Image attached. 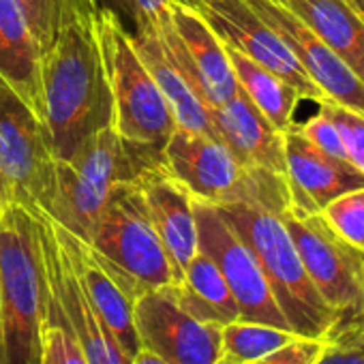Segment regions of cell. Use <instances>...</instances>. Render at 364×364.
<instances>
[{
    "mask_svg": "<svg viewBox=\"0 0 364 364\" xmlns=\"http://www.w3.org/2000/svg\"><path fill=\"white\" fill-rule=\"evenodd\" d=\"M99 3L54 0L50 35L41 41L43 112L56 159H69L88 135L112 127V97L97 31Z\"/></svg>",
    "mask_w": 364,
    "mask_h": 364,
    "instance_id": "obj_1",
    "label": "cell"
},
{
    "mask_svg": "<svg viewBox=\"0 0 364 364\" xmlns=\"http://www.w3.org/2000/svg\"><path fill=\"white\" fill-rule=\"evenodd\" d=\"M161 150L133 144L114 127L95 131L69 159H56V187L46 215L90 242L107 204L161 165Z\"/></svg>",
    "mask_w": 364,
    "mask_h": 364,
    "instance_id": "obj_2",
    "label": "cell"
},
{
    "mask_svg": "<svg viewBox=\"0 0 364 364\" xmlns=\"http://www.w3.org/2000/svg\"><path fill=\"white\" fill-rule=\"evenodd\" d=\"M46 268L33 210L0 213V364H41Z\"/></svg>",
    "mask_w": 364,
    "mask_h": 364,
    "instance_id": "obj_3",
    "label": "cell"
},
{
    "mask_svg": "<svg viewBox=\"0 0 364 364\" xmlns=\"http://www.w3.org/2000/svg\"><path fill=\"white\" fill-rule=\"evenodd\" d=\"M161 163L198 202L213 206L247 204L277 215L289 208L285 176L245 165L213 135L173 129L163 144Z\"/></svg>",
    "mask_w": 364,
    "mask_h": 364,
    "instance_id": "obj_4",
    "label": "cell"
},
{
    "mask_svg": "<svg viewBox=\"0 0 364 364\" xmlns=\"http://www.w3.org/2000/svg\"><path fill=\"white\" fill-rule=\"evenodd\" d=\"M215 208L253 251L291 330L300 336L332 338L341 330V317L311 283L281 215L247 204Z\"/></svg>",
    "mask_w": 364,
    "mask_h": 364,
    "instance_id": "obj_5",
    "label": "cell"
},
{
    "mask_svg": "<svg viewBox=\"0 0 364 364\" xmlns=\"http://www.w3.org/2000/svg\"><path fill=\"white\" fill-rule=\"evenodd\" d=\"M97 31L112 97V127L133 144L163 148L176 122L165 97L137 56L131 33L112 7L99 9Z\"/></svg>",
    "mask_w": 364,
    "mask_h": 364,
    "instance_id": "obj_6",
    "label": "cell"
},
{
    "mask_svg": "<svg viewBox=\"0 0 364 364\" xmlns=\"http://www.w3.org/2000/svg\"><path fill=\"white\" fill-rule=\"evenodd\" d=\"M56 154L48 122L0 77V210L20 204L48 210Z\"/></svg>",
    "mask_w": 364,
    "mask_h": 364,
    "instance_id": "obj_7",
    "label": "cell"
},
{
    "mask_svg": "<svg viewBox=\"0 0 364 364\" xmlns=\"http://www.w3.org/2000/svg\"><path fill=\"white\" fill-rule=\"evenodd\" d=\"M137 185L122 189L107 204L88 242L116 272L133 300L148 289L178 283L176 268L148 217Z\"/></svg>",
    "mask_w": 364,
    "mask_h": 364,
    "instance_id": "obj_8",
    "label": "cell"
},
{
    "mask_svg": "<svg viewBox=\"0 0 364 364\" xmlns=\"http://www.w3.org/2000/svg\"><path fill=\"white\" fill-rule=\"evenodd\" d=\"M281 219L311 283L341 317V330L364 326V251L338 238L321 215H298L287 208Z\"/></svg>",
    "mask_w": 364,
    "mask_h": 364,
    "instance_id": "obj_9",
    "label": "cell"
},
{
    "mask_svg": "<svg viewBox=\"0 0 364 364\" xmlns=\"http://www.w3.org/2000/svg\"><path fill=\"white\" fill-rule=\"evenodd\" d=\"M33 215L37 219L43 253L48 315L58 319L73 334L88 364H131L133 358L124 353L107 323L90 304L65 249L54 234L52 219L39 208H35Z\"/></svg>",
    "mask_w": 364,
    "mask_h": 364,
    "instance_id": "obj_10",
    "label": "cell"
},
{
    "mask_svg": "<svg viewBox=\"0 0 364 364\" xmlns=\"http://www.w3.org/2000/svg\"><path fill=\"white\" fill-rule=\"evenodd\" d=\"M133 326L139 349L167 364H217L223 358V326L191 315L171 285L148 289L133 300Z\"/></svg>",
    "mask_w": 364,
    "mask_h": 364,
    "instance_id": "obj_11",
    "label": "cell"
},
{
    "mask_svg": "<svg viewBox=\"0 0 364 364\" xmlns=\"http://www.w3.org/2000/svg\"><path fill=\"white\" fill-rule=\"evenodd\" d=\"M193 213L198 225V249L221 270L238 304L240 319L291 330L247 242L230 228L213 204L193 200Z\"/></svg>",
    "mask_w": 364,
    "mask_h": 364,
    "instance_id": "obj_12",
    "label": "cell"
},
{
    "mask_svg": "<svg viewBox=\"0 0 364 364\" xmlns=\"http://www.w3.org/2000/svg\"><path fill=\"white\" fill-rule=\"evenodd\" d=\"M180 3L196 9L228 48L279 75L302 99L317 105L326 101L323 92L304 73L287 43L247 5V0H180Z\"/></svg>",
    "mask_w": 364,
    "mask_h": 364,
    "instance_id": "obj_13",
    "label": "cell"
},
{
    "mask_svg": "<svg viewBox=\"0 0 364 364\" xmlns=\"http://www.w3.org/2000/svg\"><path fill=\"white\" fill-rule=\"evenodd\" d=\"M156 37L206 107L221 105L240 90L223 41L189 5L171 0V26L159 31Z\"/></svg>",
    "mask_w": 364,
    "mask_h": 364,
    "instance_id": "obj_14",
    "label": "cell"
},
{
    "mask_svg": "<svg viewBox=\"0 0 364 364\" xmlns=\"http://www.w3.org/2000/svg\"><path fill=\"white\" fill-rule=\"evenodd\" d=\"M247 5L279 33L326 101L364 116V84L304 22L277 0H247Z\"/></svg>",
    "mask_w": 364,
    "mask_h": 364,
    "instance_id": "obj_15",
    "label": "cell"
},
{
    "mask_svg": "<svg viewBox=\"0 0 364 364\" xmlns=\"http://www.w3.org/2000/svg\"><path fill=\"white\" fill-rule=\"evenodd\" d=\"M285 182L289 210L321 215L336 198L364 187V173L347 161L317 150L300 131L298 122L285 131Z\"/></svg>",
    "mask_w": 364,
    "mask_h": 364,
    "instance_id": "obj_16",
    "label": "cell"
},
{
    "mask_svg": "<svg viewBox=\"0 0 364 364\" xmlns=\"http://www.w3.org/2000/svg\"><path fill=\"white\" fill-rule=\"evenodd\" d=\"M52 228L90 304L107 323V328L112 330V334L116 336L124 353L133 358L139 351V343H137V334L133 326V298L129 296V291L124 289L116 272L103 262V257L88 242L73 236L54 219H52Z\"/></svg>",
    "mask_w": 364,
    "mask_h": 364,
    "instance_id": "obj_17",
    "label": "cell"
},
{
    "mask_svg": "<svg viewBox=\"0 0 364 364\" xmlns=\"http://www.w3.org/2000/svg\"><path fill=\"white\" fill-rule=\"evenodd\" d=\"M139 191L148 210V217L176 268L178 281L198 255V225L193 213V198L173 180L163 163L139 180Z\"/></svg>",
    "mask_w": 364,
    "mask_h": 364,
    "instance_id": "obj_18",
    "label": "cell"
},
{
    "mask_svg": "<svg viewBox=\"0 0 364 364\" xmlns=\"http://www.w3.org/2000/svg\"><path fill=\"white\" fill-rule=\"evenodd\" d=\"M217 139H221L245 165L285 176V133L238 90L230 101L208 107Z\"/></svg>",
    "mask_w": 364,
    "mask_h": 364,
    "instance_id": "obj_19",
    "label": "cell"
},
{
    "mask_svg": "<svg viewBox=\"0 0 364 364\" xmlns=\"http://www.w3.org/2000/svg\"><path fill=\"white\" fill-rule=\"evenodd\" d=\"M129 33H131V41L135 46L137 56L150 71L154 84L159 86L161 95L165 97V101L169 105L176 129L217 137L213 122H210L208 107L193 90L185 71L178 67V63L163 48L154 28H150L146 24H135V28Z\"/></svg>",
    "mask_w": 364,
    "mask_h": 364,
    "instance_id": "obj_20",
    "label": "cell"
},
{
    "mask_svg": "<svg viewBox=\"0 0 364 364\" xmlns=\"http://www.w3.org/2000/svg\"><path fill=\"white\" fill-rule=\"evenodd\" d=\"M39 54L41 43L33 35L20 3L0 0V77L46 120Z\"/></svg>",
    "mask_w": 364,
    "mask_h": 364,
    "instance_id": "obj_21",
    "label": "cell"
},
{
    "mask_svg": "<svg viewBox=\"0 0 364 364\" xmlns=\"http://www.w3.org/2000/svg\"><path fill=\"white\" fill-rule=\"evenodd\" d=\"M304 22L364 84V22L347 0H277Z\"/></svg>",
    "mask_w": 364,
    "mask_h": 364,
    "instance_id": "obj_22",
    "label": "cell"
},
{
    "mask_svg": "<svg viewBox=\"0 0 364 364\" xmlns=\"http://www.w3.org/2000/svg\"><path fill=\"white\" fill-rule=\"evenodd\" d=\"M178 302L202 321L225 326L240 319L238 304L217 264L202 251L189 262L180 281L171 285Z\"/></svg>",
    "mask_w": 364,
    "mask_h": 364,
    "instance_id": "obj_23",
    "label": "cell"
},
{
    "mask_svg": "<svg viewBox=\"0 0 364 364\" xmlns=\"http://www.w3.org/2000/svg\"><path fill=\"white\" fill-rule=\"evenodd\" d=\"M225 46V43H223ZM228 58L232 65V71L236 75L238 88L251 99V103L268 118V122L285 133L296 124V109L302 97L279 75L264 69L262 65L253 63L245 54L228 48Z\"/></svg>",
    "mask_w": 364,
    "mask_h": 364,
    "instance_id": "obj_24",
    "label": "cell"
},
{
    "mask_svg": "<svg viewBox=\"0 0 364 364\" xmlns=\"http://www.w3.org/2000/svg\"><path fill=\"white\" fill-rule=\"evenodd\" d=\"M296 336L300 334L285 328L236 319L221 328L223 358L234 364H249L277 351L279 347L287 345Z\"/></svg>",
    "mask_w": 364,
    "mask_h": 364,
    "instance_id": "obj_25",
    "label": "cell"
},
{
    "mask_svg": "<svg viewBox=\"0 0 364 364\" xmlns=\"http://www.w3.org/2000/svg\"><path fill=\"white\" fill-rule=\"evenodd\" d=\"M321 217L338 238L353 249L364 251V187L330 202Z\"/></svg>",
    "mask_w": 364,
    "mask_h": 364,
    "instance_id": "obj_26",
    "label": "cell"
},
{
    "mask_svg": "<svg viewBox=\"0 0 364 364\" xmlns=\"http://www.w3.org/2000/svg\"><path fill=\"white\" fill-rule=\"evenodd\" d=\"M317 107H321L336 124L349 163L364 173V116L332 101H323Z\"/></svg>",
    "mask_w": 364,
    "mask_h": 364,
    "instance_id": "obj_27",
    "label": "cell"
},
{
    "mask_svg": "<svg viewBox=\"0 0 364 364\" xmlns=\"http://www.w3.org/2000/svg\"><path fill=\"white\" fill-rule=\"evenodd\" d=\"M41 364H88L73 334L46 311Z\"/></svg>",
    "mask_w": 364,
    "mask_h": 364,
    "instance_id": "obj_28",
    "label": "cell"
},
{
    "mask_svg": "<svg viewBox=\"0 0 364 364\" xmlns=\"http://www.w3.org/2000/svg\"><path fill=\"white\" fill-rule=\"evenodd\" d=\"M298 131H300L317 150H321L323 154L349 163L347 152H345V146H343V139H341V133H338L336 124L330 120V116H328L321 107H317V114L311 116L306 122L298 124Z\"/></svg>",
    "mask_w": 364,
    "mask_h": 364,
    "instance_id": "obj_29",
    "label": "cell"
},
{
    "mask_svg": "<svg viewBox=\"0 0 364 364\" xmlns=\"http://www.w3.org/2000/svg\"><path fill=\"white\" fill-rule=\"evenodd\" d=\"M315 364H364V326L338 330Z\"/></svg>",
    "mask_w": 364,
    "mask_h": 364,
    "instance_id": "obj_30",
    "label": "cell"
},
{
    "mask_svg": "<svg viewBox=\"0 0 364 364\" xmlns=\"http://www.w3.org/2000/svg\"><path fill=\"white\" fill-rule=\"evenodd\" d=\"M332 338H317V336H296L287 345L279 347L277 351L249 362V364H315L319 355L326 351Z\"/></svg>",
    "mask_w": 364,
    "mask_h": 364,
    "instance_id": "obj_31",
    "label": "cell"
},
{
    "mask_svg": "<svg viewBox=\"0 0 364 364\" xmlns=\"http://www.w3.org/2000/svg\"><path fill=\"white\" fill-rule=\"evenodd\" d=\"M131 3L135 14L133 24H146L156 33L171 26V0H131Z\"/></svg>",
    "mask_w": 364,
    "mask_h": 364,
    "instance_id": "obj_32",
    "label": "cell"
},
{
    "mask_svg": "<svg viewBox=\"0 0 364 364\" xmlns=\"http://www.w3.org/2000/svg\"><path fill=\"white\" fill-rule=\"evenodd\" d=\"M26 22L33 31V35L37 37V41H46V37L50 35V26H52V14H54V0H18Z\"/></svg>",
    "mask_w": 364,
    "mask_h": 364,
    "instance_id": "obj_33",
    "label": "cell"
},
{
    "mask_svg": "<svg viewBox=\"0 0 364 364\" xmlns=\"http://www.w3.org/2000/svg\"><path fill=\"white\" fill-rule=\"evenodd\" d=\"M131 364H167V362H165V360H161L159 355H154V353L146 351V349H139V351L133 355Z\"/></svg>",
    "mask_w": 364,
    "mask_h": 364,
    "instance_id": "obj_34",
    "label": "cell"
},
{
    "mask_svg": "<svg viewBox=\"0 0 364 364\" xmlns=\"http://www.w3.org/2000/svg\"><path fill=\"white\" fill-rule=\"evenodd\" d=\"M109 3V7L118 14V11H122V14H127L129 16V20H135V14H133V3L131 0H107ZM120 16V14H118Z\"/></svg>",
    "mask_w": 364,
    "mask_h": 364,
    "instance_id": "obj_35",
    "label": "cell"
},
{
    "mask_svg": "<svg viewBox=\"0 0 364 364\" xmlns=\"http://www.w3.org/2000/svg\"><path fill=\"white\" fill-rule=\"evenodd\" d=\"M349 3V7L358 14V18L364 22V0H347Z\"/></svg>",
    "mask_w": 364,
    "mask_h": 364,
    "instance_id": "obj_36",
    "label": "cell"
},
{
    "mask_svg": "<svg viewBox=\"0 0 364 364\" xmlns=\"http://www.w3.org/2000/svg\"><path fill=\"white\" fill-rule=\"evenodd\" d=\"M217 364H234V362H230V360H225V358H221V360H219Z\"/></svg>",
    "mask_w": 364,
    "mask_h": 364,
    "instance_id": "obj_37",
    "label": "cell"
},
{
    "mask_svg": "<svg viewBox=\"0 0 364 364\" xmlns=\"http://www.w3.org/2000/svg\"><path fill=\"white\" fill-rule=\"evenodd\" d=\"M0 213H3V210H0Z\"/></svg>",
    "mask_w": 364,
    "mask_h": 364,
    "instance_id": "obj_38",
    "label": "cell"
}]
</instances>
